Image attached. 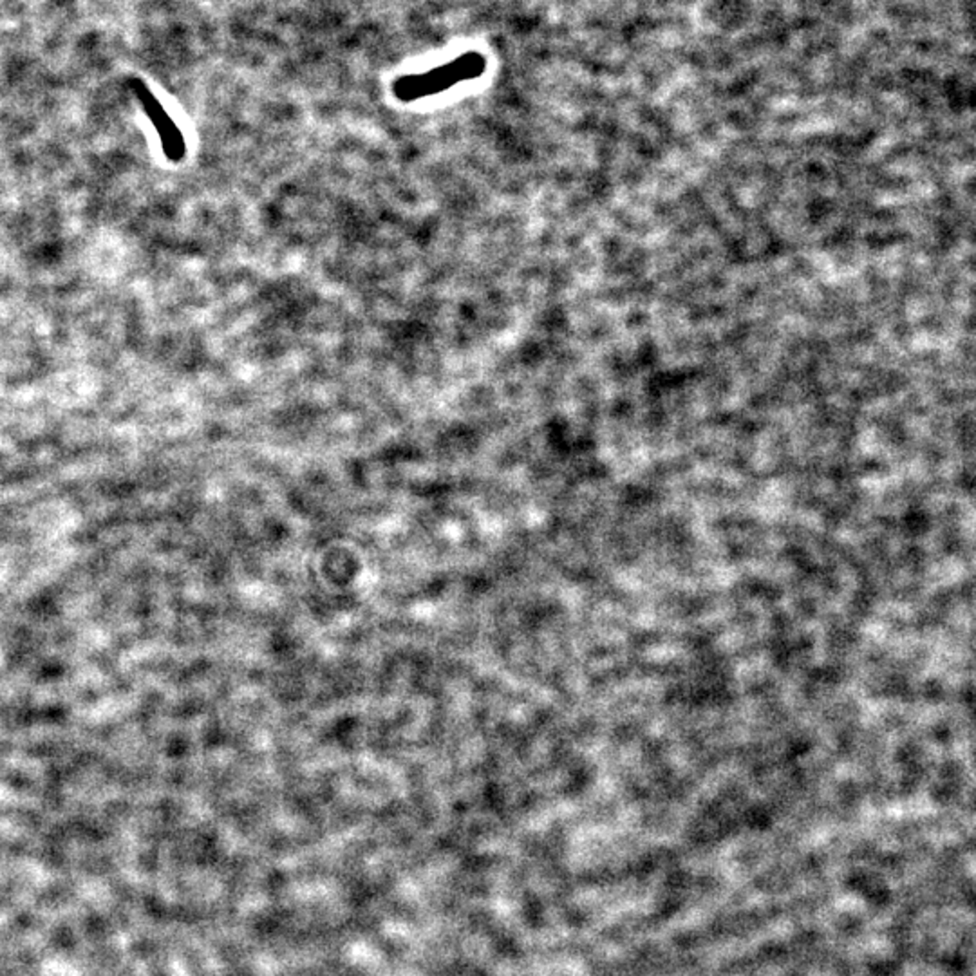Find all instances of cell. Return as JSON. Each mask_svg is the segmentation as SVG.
<instances>
[{"instance_id":"obj_1","label":"cell","mask_w":976,"mask_h":976,"mask_svg":"<svg viewBox=\"0 0 976 976\" xmlns=\"http://www.w3.org/2000/svg\"><path fill=\"white\" fill-rule=\"evenodd\" d=\"M487 71V58L478 51H468L458 58L418 75H406L393 84V95L400 102H417L448 91L467 80H474Z\"/></svg>"}]
</instances>
